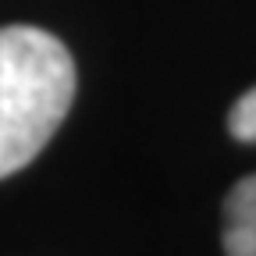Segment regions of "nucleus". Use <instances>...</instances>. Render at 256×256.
I'll return each mask as SVG.
<instances>
[{
    "label": "nucleus",
    "instance_id": "obj_3",
    "mask_svg": "<svg viewBox=\"0 0 256 256\" xmlns=\"http://www.w3.org/2000/svg\"><path fill=\"white\" fill-rule=\"evenodd\" d=\"M228 128H232V136L238 142H256V86L232 107Z\"/></svg>",
    "mask_w": 256,
    "mask_h": 256
},
{
    "label": "nucleus",
    "instance_id": "obj_2",
    "mask_svg": "<svg viewBox=\"0 0 256 256\" xmlns=\"http://www.w3.org/2000/svg\"><path fill=\"white\" fill-rule=\"evenodd\" d=\"M224 252L256 256V174L235 182L224 200Z\"/></svg>",
    "mask_w": 256,
    "mask_h": 256
},
{
    "label": "nucleus",
    "instance_id": "obj_1",
    "mask_svg": "<svg viewBox=\"0 0 256 256\" xmlns=\"http://www.w3.org/2000/svg\"><path fill=\"white\" fill-rule=\"evenodd\" d=\"M75 100V60L36 25L0 28V178L40 156Z\"/></svg>",
    "mask_w": 256,
    "mask_h": 256
}]
</instances>
